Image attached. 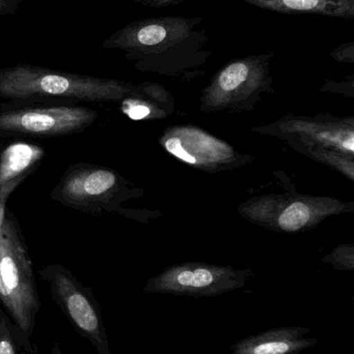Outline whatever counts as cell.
<instances>
[{"mask_svg":"<svg viewBox=\"0 0 354 354\" xmlns=\"http://www.w3.org/2000/svg\"><path fill=\"white\" fill-rule=\"evenodd\" d=\"M334 59L340 62H348L353 64L354 62V43L348 41V43L341 44L336 49L333 50L330 53Z\"/></svg>","mask_w":354,"mask_h":354,"instance_id":"obj_14","label":"cell"},{"mask_svg":"<svg viewBox=\"0 0 354 354\" xmlns=\"http://www.w3.org/2000/svg\"><path fill=\"white\" fill-rule=\"evenodd\" d=\"M185 0H143L141 4L153 8H168V6H178Z\"/></svg>","mask_w":354,"mask_h":354,"instance_id":"obj_17","label":"cell"},{"mask_svg":"<svg viewBox=\"0 0 354 354\" xmlns=\"http://www.w3.org/2000/svg\"><path fill=\"white\" fill-rule=\"evenodd\" d=\"M201 17L161 16L125 25L104 39L102 48L121 50L141 71L176 74L205 64L212 52Z\"/></svg>","mask_w":354,"mask_h":354,"instance_id":"obj_1","label":"cell"},{"mask_svg":"<svg viewBox=\"0 0 354 354\" xmlns=\"http://www.w3.org/2000/svg\"><path fill=\"white\" fill-rule=\"evenodd\" d=\"M16 187V185H4V187H0V226H1L4 212H6V202H8L10 194Z\"/></svg>","mask_w":354,"mask_h":354,"instance_id":"obj_16","label":"cell"},{"mask_svg":"<svg viewBox=\"0 0 354 354\" xmlns=\"http://www.w3.org/2000/svg\"><path fill=\"white\" fill-rule=\"evenodd\" d=\"M0 354H39V348L4 310H0Z\"/></svg>","mask_w":354,"mask_h":354,"instance_id":"obj_11","label":"cell"},{"mask_svg":"<svg viewBox=\"0 0 354 354\" xmlns=\"http://www.w3.org/2000/svg\"><path fill=\"white\" fill-rule=\"evenodd\" d=\"M122 110L129 118L133 120H141L150 115V108L143 102L128 99L123 102Z\"/></svg>","mask_w":354,"mask_h":354,"instance_id":"obj_13","label":"cell"},{"mask_svg":"<svg viewBox=\"0 0 354 354\" xmlns=\"http://www.w3.org/2000/svg\"><path fill=\"white\" fill-rule=\"evenodd\" d=\"M98 113L81 106L0 105V134L52 138L77 134L97 120Z\"/></svg>","mask_w":354,"mask_h":354,"instance_id":"obj_5","label":"cell"},{"mask_svg":"<svg viewBox=\"0 0 354 354\" xmlns=\"http://www.w3.org/2000/svg\"><path fill=\"white\" fill-rule=\"evenodd\" d=\"M0 304L33 340L41 308L33 264L18 221L6 209L0 226Z\"/></svg>","mask_w":354,"mask_h":354,"instance_id":"obj_3","label":"cell"},{"mask_svg":"<svg viewBox=\"0 0 354 354\" xmlns=\"http://www.w3.org/2000/svg\"><path fill=\"white\" fill-rule=\"evenodd\" d=\"M45 149L30 142H12L0 153V187H18L35 171L45 158Z\"/></svg>","mask_w":354,"mask_h":354,"instance_id":"obj_9","label":"cell"},{"mask_svg":"<svg viewBox=\"0 0 354 354\" xmlns=\"http://www.w3.org/2000/svg\"><path fill=\"white\" fill-rule=\"evenodd\" d=\"M118 176L108 168L93 164L71 165L50 193L53 201L87 214L107 209L116 196Z\"/></svg>","mask_w":354,"mask_h":354,"instance_id":"obj_6","label":"cell"},{"mask_svg":"<svg viewBox=\"0 0 354 354\" xmlns=\"http://www.w3.org/2000/svg\"><path fill=\"white\" fill-rule=\"evenodd\" d=\"M243 2L287 15H315L330 18L353 19L354 0H242Z\"/></svg>","mask_w":354,"mask_h":354,"instance_id":"obj_10","label":"cell"},{"mask_svg":"<svg viewBox=\"0 0 354 354\" xmlns=\"http://www.w3.org/2000/svg\"><path fill=\"white\" fill-rule=\"evenodd\" d=\"M130 84L50 70L33 64H17L0 70V97L14 101L60 99L71 102L118 101L130 93Z\"/></svg>","mask_w":354,"mask_h":354,"instance_id":"obj_2","label":"cell"},{"mask_svg":"<svg viewBox=\"0 0 354 354\" xmlns=\"http://www.w3.org/2000/svg\"><path fill=\"white\" fill-rule=\"evenodd\" d=\"M224 277L206 268L177 270L158 279L145 287L147 292H170L179 295H214L222 292Z\"/></svg>","mask_w":354,"mask_h":354,"instance_id":"obj_8","label":"cell"},{"mask_svg":"<svg viewBox=\"0 0 354 354\" xmlns=\"http://www.w3.org/2000/svg\"><path fill=\"white\" fill-rule=\"evenodd\" d=\"M39 274L49 286L52 301L75 332L89 341L98 354H112L101 307L91 288L62 264H48L39 268Z\"/></svg>","mask_w":354,"mask_h":354,"instance_id":"obj_4","label":"cell"},{"mask_svg":"<svg viewBox=\"0 0 354 354\" xmlns=\"http://www.w3.org/2000/svg\"><path fill=\"white\" fill-rule=\"evenodd\" d=\"M41 354V353H39ZM48 354H64L62 353V348H60V344L57 342L54 343L53 346L50 349L49 353Z\"/></svg>","mask_w":354,"mask_h":354,"instance_id":"obj_18","label":"cell"},{"mask_svg":"<svg viewBox=\"0 0 354 354\" xmlns=\"http://www.w3.org/2000/svg\"><path fill=\"white\" fill-rule=\"evenodd\" d=\"M309 328H282L243 339L232 347V354H297L315 344L308 338Z\"/></svg>","mask_w":354,"mask_h":354,"instance_id":"obj_7","label":"cell"},{"mask_svg":"<svg viewBox=\"0 0 354 354\" xmlns=\"http://www.w3.org/2000/svg\"><path fill=\"white\" fill-rule=\"evenodd\" d=\"M26 0H0V18L14 14Z\"/></svg>","mask_w":354,"mask_h":354,"instance_id":"obj_15","label":"cell"},{"mask_svg":"<svg viewBox=\"0 0 354 354\" xmlns=\"http://www.w3.org/2000/svg\"><path fill=\"white\" fill-rule=\"evenodd\" d=\"M310 218V208L303 202H294L287 207L278 218L283 230L294 232L305 227Z\"/></svg>","mask_w":354,"mask_h":354,"instance_id":"obj_12","label":"cell"},{"mask_svg":"<svg viewBox=\"0 0 354 354\" xmlns=\"http://www.w3.org/2000/svg\"><path fill=\"white\" fill-rule=\"evenodd\" d=\"M135 1L139 2V3H141V2H143V0H135Z\"/></svg>","mask_w":354,"mask_h":354,"instance_id":"obj_19","label":"cell"}]
</instances>
